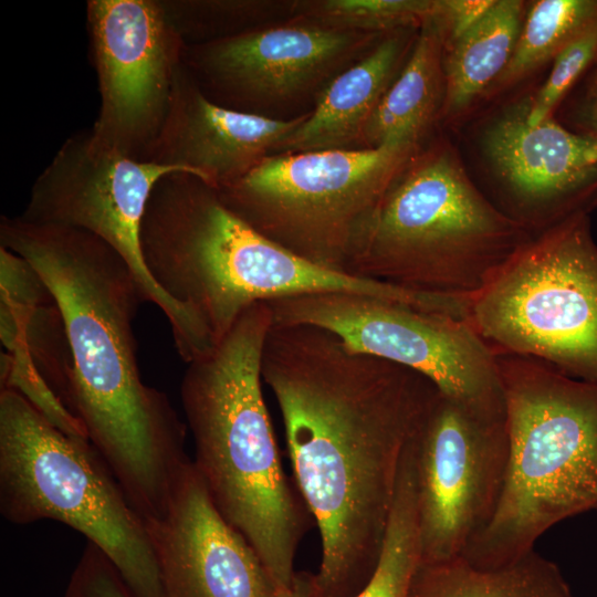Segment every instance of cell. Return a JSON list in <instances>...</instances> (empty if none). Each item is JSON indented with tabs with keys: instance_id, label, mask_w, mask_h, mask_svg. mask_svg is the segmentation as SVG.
<instances>
[{
	"instance_id": "cell-1",
	"label": "cell",
	"mask_w": 597,
	"mask_h": 597,
	"mask_svg": "<svg viewBox=\"0 0 597 597\" xmlns=\"http://www.w3.org/2000/svg\"><path fill=\"white\" fill-rule=\"evenodd\" d=\"M261 373L320 533L313 597H354L377 566L402 454L439 390L421 374L310 325L273 324Z\"/></svg>"
},
{
	"instance_id": "cell-2",
	"label": "cell",
	"mask_w": 597,
	"mask_h": 597,
	"mask_svg": "<svg viewBox=\"0 0 597 597\" xmlns=\"http://www.w3.org/2000/svg\"><path fill=\"white\" fill-rule=\"evenodd\" d=\"M0 247L30 263L61 313L70 366L60 401L137 513L160 521L191 459L187 426L139 374L133 321L146 301L133 271L87 231L20 216L1 217Z\"/></svg>"
},
{
	"instance_id": "cell-3",
	"label": "cell",
	"mask_w": 597,
	"mask_h": 597,
	"mask_svg": "<svg viewBox=\"0 0 597 597\" xmlns=\"http://www.w3.org/2000/svg\"><path fill=\"white\" fill-rule=\"evenodd\" d=\"M272 325L266 302L248 307L210 353L188 363L180 398L192 461L212 504L280 590L292 586L298 546L315 522L283 470L262 392V353Z\"/></svg>"
},
{
	"instance_id": "cell-4",
	"label": "cell",
	"mask_w": 597,
	"mask_h": 597,
	"mask_svg": "<svg viewBox=\"0 0 597 597\" xmlns=\"http://www.w3.org/2000/svg\"><path fill=\"white\" fill-rule=\"evenodd\" d=\"M509 463L498 507L462 558L505 565L556 523L597 509V383L523 356L498 355Z\"/></svg>"
},
{
	"instance_id": "cell-5",
	"label": "cell",
	"mask_w": 597,
	"mask_h": 597,
	"mask_svg": "<svg viewBox=\"0 0 597 597\" xmlns=\"http://www.w3.org/2000/svg\"><path fill=\"white\" fill-rule=\"evenodd\" d=\"M531 238L481 195L452 155L434 150L401 168L349 272L469 301Z\"/></svg>"
},
{
	"instance_id": "cell-6",
	"label": "cell",
	"mask_w": 597,
	"mask_h": 597,
	"mask_svg": "<svg viewBox=\"0 0 597 597\" xmlns=\"http://www.w3.org/2000/svg\"><path fill=\"white\" fill-rule=\"evenodd\" d=\"M0 513L19 525L49 519L72 527L105 554L133 597H163L147 523L101 454L10 388L0 390Z\"/></svg>"
},
{
	"instance_id": "cell-7",
	"label": "cell",
	"mask_w": 597,
	"mask_h": 597,
	"mask_svg": "<svg viewBox=\"0 0 597 597\" xmlns=\"http://www.w3.org/2000/svg\"><path fill=\"white\" fill-rule=\"evenodd\" d=\"M157 280L214 345L251 305L304 294L349 293L422 307L426 296L308 261L261 234L216 191L188 199L159 240Z\"/></svg>"
},
{
	"instance_id": "cell-8",
	"label": "cell",
	"mask_w": 597,
	"mask_h": 597,
	"mask_svg": "<svg viewBox=\"0 0 597 597\" xmlns=\"http://www.w3.org/2000/svg\"><path fill=\"white\" fill-rule=\"evenodd\" d=\"M413 149L385 145L274 154L217 191L264 237L316 264L350 273L387 190Z\"/></svg>"
},
{
	"instance_id": "cell-9",
	"label": "cell",
	"mask_w": 597,
	"mask_h": 597,
	"mask_svg": "<svg viewBox=\"0 0 597 597\" xmlns=\"http://www.w3.org/2000/svg\"><path fill=\"white\" fill-rule=\"evenodd\" d=\"M467 321L495 356L530 357L597 383V245L588 212L532 237L469 300Z\"/></svg>"
},
{
	"instance_id": "cell-10",
	"label": "cell",
	"mask_w": 597,
	"mask_h": 597,
	"mask_svg": "<svg viewBox=\"0 0 597 597\" xmlns=\"http://www.w3.org/2000/svg\"><path fill=\"white\" fill-rule=\"evenodd\" d=\"M273 324L310 325L352 349L408 367L440 392L492 417H505L496 356L465 318L349 293L266 302Z\"/></svg>"
},
{
	"instance_id": "cell-11",
	"label": "cell",
	"mask_w": 597,
	"mask_h": 597,
	"mask_svg": "<svg viewBox=\"0 0 597 597\" xmlns=\"http://www.w3.org/2000/svg\"><path fill=\"white\" fill-rule=\"evenodd\" d=\"M172 172L186 171L95 148L90 130H81L62 144L36 177L20 217L84 230L111 245L133 271L145 301L156 304L167 317L176 349L189 363L210 348V337L187 310L157 286L140 248V224L150 193Z\"/></svg>"
},
{
	"instance_id": "cell-12",
	"label": "cell",
	"mask_w": 597,
	"mask_h": 597,
	"mask_svg": "<svg viewBox=\"0 0 597 597\" xmlns=\"http://www.w3.org/2000/svg\"><path fill=\"white\" fill-rule=\"evenodd\" d=\"M507 463L506 417L438 391L415 437L420 563L462 556L498 507Z\"/></svg>"
},
{
	"instance_id": "cell-13",
	"label": "cell",
	"mask_w": 597,
	"mask_h": 597,
	"mask_svg": "<svg viewBox=\"0 0 597 597\" xmlns=\"http://www.w3.org/2000/svg\"><path fill=\"white\" fill-rule=\"evenodd\" d=\"M86 17L100 92L91 143L147 163L170 108L186 43L159 0H90Z\"/></svg>"
},
{
	"instance_id": "cell-14",
	"label": "cell",
	"mask_w": 597,
	"mask_h": 597,
	"mask_svg": "<svg viewBox=\"0 0 597 597\" xmlns=\"http://www.w3.org/2000/svg\"><path fill=\"white\" fill-rule=\"evenodd\" d=\"M380 40V33L329 28L293 17L285 23L186 45L184 62L214 103L262 114L308 98L316 103L338 74Z\"/></svg>"
},
{
	"instance_id": "cell-15",
	"label": "cell",
	"mask_w": 597,
	"mask_h": 597,
	"mask_svg": "<svg viewBox=\"0 0 597 597\" xmlns=\"http://www.w3.org/2000/svg\"><path fill=\"white\" fill-rule=\"evenodd\" d=\"M147 526L159 562L163 597H276L256 553L212 504L193 461L167 515Z\"/></svg>"
},
{
	"instance_id": "cell-16",
	"label": "cell",
	"mask_w": 597,
	"mask_h": 597,
	"mask_svg": "<svg viewBox=\"0 0 597 597\" xmlns=\"http://www.w3.org/2000/svg\"><path fill=\"white\" fill-rule=\"evenodd\" d=\"M308 112L282 119L224 107L201 91L184 62L148 163L180 168L220 189L275 154Z\"/></svg>"
},
{
	"instance_id": "cell-17",
	"label": "cell",
	"mask_w": 597,
	"mask_h": 597,
	"mask_svg": "<svg viewBox=\"0 0 597 597\" xmlns=\"http://www.w3.org/2000/svg\"><path fill=\"white\" fill-rule=\"evenodd\" d=\"M486 154L516 205L515 221L542 232L588 212L597 171V136L573 134L549 117L530 126L526 116L498 122L486 134Z\"/></svg>"
},
{
	"instance_id": "cell-18",
	"label": "cell",
	"mask_w": 597,
	"mask_h": 597,
	"mask_svg": "<svg viewBox=\"0 0 597 597\" xmlns=\"http://www.w3.org/2000/svg\"><path fill=\"white\" fill-rule=\"evenodd\" d=\"M407 49L408 38H383L328 84L306 119L275 154L362 149L365 128L398 75Z\"/></svg>"
},
{
	"instance_id": "cell-19",
	"label": "cell",
	"mask_w": 597,
	"mask_h": 597,
	"mask_svg": "<svg viewBox=\"0 0 597 597\" xmlns=\"http://www.w3.org/2000/svg\"><path fill=\"white\" fill-rule=\"evenodd\" d=\"M422 24L409 57L365 128L362 148L416 146L433 119L444 86L442 34L434 14Z\"/></svg>"
},
{
	"instance_id": "cell-20",
	"label": "cell",
	"mask_w": 597,
	"mask_h": 597,
	"mask_svg": "<svg viewBox=\"0 0 597 597\" xmlns=\"http://www.w3.org/2000/svg\"><path fill=\"white\" fill-rule=\"evenodd\" d=\"M409 597H575L558 566L534 549L505 565L478 568L462 557L420 563Z\"/></svg>"
},
{
	"instance_id": "cell-21",
	"label": "cell",
	"mask_w": 597,
	"mask_h": 597,
	"mask_svg": "<svg viewBox=\"0 0 597 597\" xmlns=\"http://www.w3.org/2000/svg\"><path fill=\"white\" fill-rule=\"evenodd\" d=\"M522 3L494 1L454 44L443 63L448 109L465 107L507 65L521 33Z\"/></svg>"
},
{
	"instance_id": "cell-22",
	"label": "cell",
	"mask_w": 597,
	"mask_h": 597,
	"mask_svg": "<svg viewBox=\"0 0 597 597\" xmlns=\"http://www.w3.org/2000/svg\"><path fill=\"white\" fill-rule=\"evenodd\" d=\"M597 19V2L542 0L528 12L513 54L500 74V82L520 78L547 59Z\"/></svg>"
},
{
	"instance_id": "cell-23",
	"label": "cell",
	"mask_w": 597,
	"mask_h": 597,
	"mask_svg": "<svg viewBox=\"0 0 597 597\" xmlns=\"http://www.w3.org/2000/svg\"><path fill=\"white\" fill-rule=\"evenodd\" d=\"M437 1L415 0H318L292 6L294 17L329 28L367 33L425 22L432 17Z\"/></svg>"
},
{
	"instance_id": "cell-24",
	"label": "cell",
	"mask_w": 597,
	"mask_h": 597,
	"mask_svg": "<svg viewBox=\"0 0 597 597\" xmlns=\"http://www.w3.org/2000/svg\"><path fill=\"white\" fill-rule=\"evenodd\" d=\"M419 562L417 515L409 507L398 506L389 516L377 566L354 597H409Z\"/></svg>"
},
{
	"instance_id": "cell-25",
	"label": "cell",
	"mask_w": 597,
	"mask_h": 597,
	"mask_svg": "<svg viewBox=\"0 0 597 597\" xmlns=\"http://www.w3.org/2000/svg\"><path fill=\"white\" fill-rule=\"evenodd\" d=\"M596 55L597 19L556 54L549 76L526 114L530 126H536L549 117L553 107Z\"/></svg>"
},
{
	"instance_id": "cell-26",
	"label": "cell",
	"mask_w": 597,
	"mask_h": 597,
	"mask_svg": "<svg viewBox=\"0 0 597 597\" xmlns=\"http://www.w3.org/2000/svg\"><path fill=\"white\" fill-rule=\"evenodd\" d=\"M64 597H133L114 565L95 545L87 542Z\"/></svg>"
},
{
	"instance_id": "cell-27",
	"label": "cell",
	"mask_w": 597,
	"mask_h": 597,
	"mask_svg": "<svg viewBox=\"0 0 597 597\" xmlns=\"http://www.w3.org/2000/svg\"><path fill=\"white\" fill-rule=\"evenodd\" d=\"M494 3L492 0L437 1L436 15L444 18L450 24L455 40L472 27Z\"/></svg>"
},
{
	"instance_id": "cell-28",
	"label": "cell",
	"mask_w": 597,
	"mask_h": 597,
	"mask_svg": "<svg viewBox=\"0 0 597 597\" xmlns=\"http://www.w3.org/2000/svg\"><path fill=\"white\" fill-rule=\"evenodd\" d=\"M276 597H313L311 574L296 572L292 586L277 590Z\"/></svg>"
},
{
	"instance_id": "cell-29",
	"label": "cell",
	"mask_w": 597,
	"mask_h": 597,
	"mask_svg": "<svg viewBox=\"0 0 597 597\" xmlns=\"http://www.w3.org/2000/svg\"><path fill=\"white\" fill-rule=\"evenodd\" d=\"M587 114L590 125L594 127L597 136V72L590 83L587 95Z\"/></svg>"
},
{
	"instance_id": "cell-30",
	"label": "cell",
	"mask_w": 597,
	"mask_h": 597,
	"mask_svg": "<svg viewBox=\"0 0 597 597\" xmlns=\"http://www.w3.org/2000/svg\"><path fill=\"white\" fill-rule=\"evenodd\" d=\"M597 510V509H596Z\"/></svg>"
}]
</instances>
